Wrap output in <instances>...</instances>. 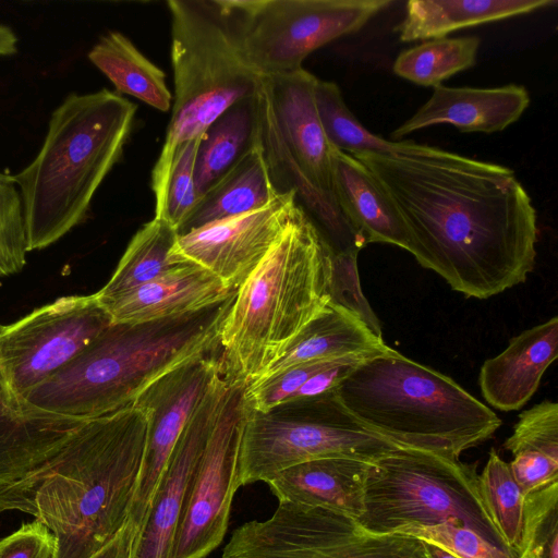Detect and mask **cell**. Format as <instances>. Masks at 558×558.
I'll return each mask as SVG.
<instances>
[{
    "mask_svg": "<svg viewBox=\"0 0 558 558\" xmlns=\"http://www.w3.org/2000/svg\"><path fill=\"white\" fill-rule=\"evenodd\" d=\"M530 94L524 86L494 88L434 87L430 98L390 134L400 140L437 124H451L465 133H495L507 129L524 113Z\"/></svg>",
    "mask_w": 558,
    "mask_h": 558,
    "instance_id": "ffe728a7",
    "label": "cell"
},
{
    "mask_svg": "<svg viewBox=\"0 0 558 558\" xmlns=\"http://www.w3.org/2000/svg\"><path fill=\"white\" fill-rule=\"evenodd\" d=\"M17 37L14 32L7 26L0 25V57L16 52Z\"/></svg>",
    "mask_w": 558,
    "mask_h": 558,
    "instance_id": "b9f144b4",
    "label": "cell"
},
{
    "mask_svg": "<svg viewBox=\"0 0 558 558\" xmlns=\"http://www.w3.org/2000/svg\"><path fill=\"white\" fill-rule=\"evenodd\" d=\"M393 533H402L435 543L458 558H517L489 543L473 530L453 523L408 524L397 529Z\"/></svg>",
    "mask_w": 558,
    "mask_h": 558,
    "instance_id": "74e56055",
    "label": "cell"
},
{
    "mask_svg": "<svg viewBox=\"0 0 558 558\" xmlns=\"http://www.w3.org/2000/svg\"><path fill=\"white\" fill-rule=\"evenodd\" d=\"M135 112L133 102L108 89L70 94L52 112L39 153L13 175L28 251L49 246L85 219L121 158Z\"/></svg>",
    "mask_w": 558,
    "mask_h": 558,
    "instance_id": "277c9868",
    "label": "cell"
},
{
    "mask_svg": "<svg viewBox=\"0 0 558 558\" xmlns=\"http://www.w3.org/2000/svg\"><path fill=\"white\" fill-rule=\"evenodd\" d=\"M137 529L131 520L118 536L93 558H132Z\"/></svg>",
    "mask_w": 558,
    "mask_h": 558,
    "instance_id": "60d3db41",
    "label": "cell"
},
{
    "mask_svg": "<svg viewBox=\"0 0 558 558\" xmlns=\"http://www.w3.org/2000/svg\"><path fill=\"white\" fill-rule=\"evenodd\" d=\"M331 256L299 206L279 241L235 292L219 332L223 375L245 385L258 379L330 302Z\"/></svg>",
    "mask_w": 558,
    "mask_h": 558,
    "instance_id": "5b68a950",
    "label": "cell"
},
{
    "mask_svg": "<svg viewBox=\"0 0 558 558\" xmlns=\"http://www.w3.org/2000/svg\"><path fill=\"white\" fill-rule=\"evenodd\" d=\"M331 163L336 201L366 244L386 243L409 252L403 222L369 169L336 148L331 150Z\"/></svg>",
    "mask_w": 558,
    "mask_h": 558,
    "instance_id": "cb8c5ba5",
    "label": "cell"
},
{
    "mask_svg": "<svg viewBox=\"0 0 558 558\" xmlns=\"http://www.w3.org/2000/svg\"><path fill=\"white\" fill-rule=\"evenodd\" d=\"M278 195L269 177L258 134V142L198 198L178 229V234L260 209Z\"/></svg>",
    "mask_w": 558,
    "mask_h": 558,
    "instance_id": "4316f807",
    "label": "cell"
},
{
    "mask_svg": "<svg viewBox=\"0 0 558 558\" xmlns=\"http://www.w3.org/2000/svg\"><path fill=\"white\" fill-rule=\"evenodd\" d=\"M174 99L165 143L151 172L157 197L172 157L262 84L240 54L217 0H169Z\"/></svg>",
    "mask_w": 558,
    "mask_h": 558,
    "instance_id": "52a82bcc",
    "label": "cell"
},
{
    "mask_svg": "<svg viewBox=\"0 0 558 558\" xmlns=\"http://www.w3.org/2000/svg\"><path fill=\"white\" fill-rule=\"evenodd\" d=\"M56 541L38 520L0 539V558H54Z\"/></svg>",
    "mask_w": 558,
    "mask_h": 558,
    "instance_id": "ab89813d",
    "label": "cell"
},
{
    "mask_svg": "<svg viewBox=\"0 0 558 558\" xmlns=\"http://www.w3.org/2000/svg\"><path fill=\"white\" fill-rule=\"evenodd\" d=\"M517 558H558V481L524 496Z\"/></svg>",
    "mask_w": 558,
    "mask_h": 558,
    "instance_id": "e575fe53",
    "label": "cell"
},
{
    "mask_svg": "<svg viewBox=\"0 0 558 558\" xmlns=\"http://www.w3.org/2000/svg\"><path fill=\"white\" fill-rule=\"evenodd\" d=\"M356 522L372 533L453 523L512 554L486 509L476 463L438 452L398 448L369 463L364 511Z\"/></svg>",
    "mask_w": 558,
    "mask_h": 558,
    "instance_id": "ba28073f",
    "label": "cell"
},
{
    "mask_svg": "<svg viewBox=\"0 0 558 558\" xmlns=\"http://www.w3.org/2000/svg\"><path fill=\"white\" fill-rule=\"evenodd\" d=\"M222 372L218 349L165 374L135 400L147 414V435L130 520L142 527L174 446L215 378Z\"/></svg>",
    "mask_w": 558,
    "mask_h": 558,
    "instance_id": "5bb4252c",
    "label": "cell"
},
{
    "mask_svg": "<svg viewBox=\"0 0 558 558\" xmlns=\"http://www.w3.org/2000/svg\"><path fill=\"white\" fill-rule=\"evenodd\" d=\"M257 142L258 92L228 108L201 135L194 173L198 198Z\"/></svg>",
    "mask_w": 558,
    "mask_h": 558,
    "instance_id": "f1b7e54d",
    "label": "cell"
},
{
    "mask_svg": "<svg viewBox=\"0 0 558 558\" xmlns=\"http://www.w3.org/2000/svg\"><path fill=\"white\" fill-rule=\"evenodd\" d=\"M480 43L478 37L429 39L400 52L392 71L416 85L436 87L475 65Z\"/></svg>",
    "mask_w": 558,
    "mask_h": 558,
    "instance_id": "1f68e13d",
    "label": "cell"
},
{
    "mask_svg": "<svg viewBox=\"0 0 558 558\" xmlns=\"http://www.w3.org/2000/svg\"><path fill=\"white\" fill-rule=\"evenodd\" d=\"M112 324L95 293L59 298L0 325V369L20 397L56 374Z\"/></svg>",
    "mask_w": 558,
    "mask_h": 558,
    "instance_id": "7c38bea8",
    "label": "cell"
},
{
    "mask_svg": "<svg viewBox=\"0 0 558 558\" xmlns=\"http://www.w3.org/2000/svg\"><path fill=\"white\" fill-rule=\"evenodd\" d=\"M523 495L558 481V404L544 400L519 414L504 444Z\"/></svg>",
    "mask_w": 558,
    "mask_h": 558,
    "instance_id": "83f0119b",
    "label": "cell"
},
{
    "mask_svg": "<svg viewBox=\"0 0 558 558\" xmlns=\"http://www.w3.org/2000/svg\"><path fill=\"white\" fill-rule=\"evenodd\" d=\"M147 424L134 403L85 421L50 460L0 487V512L35 517L56 541L54 558H93L130 520Z\"/></svg>",
    "mask_w": 558,
    "mask_h": 558,
    "instance_id": "7a4b0ae2",
    "label": "cell"
},
{
    "mask_svg": "<svg viewBox=\"0 0 558 558\" xmlns=\"http://www.w3.org/2000/svg\"><path fill=\"white\" fill-rule=\"evenodd\" d=\"M258 134L271 183L278 194L293 193L333 254L360 253L367 245L340 209L336 198L317 189L287 148L275 121L262 76L258 90Z\"/></svg>",
    "mask_w": 558,
    "mask_h": 558,
    "instance_id": "e0dca14e",
    "label": "cell"
},
{
    "mask_svg": "<svg viewBox=\"0 0 558 558\" xmlns=\"http://www.w3.org/2000/svg\"><path fill=\"white\" fill-rule=\"evenodd\" d=\"M179 234L166 220L154 217L132 238L110 280L95 293L105 306L155 280L183 263H173L171 251Z\"/></svg>",
    "mask_w": 558,
    "mask_h": 558,
    "instance_id": "4dcf8cb0",
    "label": "cell"
},
{
    "mask_svg": "<svg viewBox=\"0 0 558 558\" xmlns=\"http://www.w3.org/2000/svg\"><path fill=\"white\" fill-rule=\"evenodd\" d=\"M282 140L299 167L322 192L333 196L331 150L317 113V77L303 68L263 76ZM336 198V197H335Z\"/></svg>",
    "mask_w": 558,
    "mask_h": 558,
    "instance_id": "ac0fdd59",
    "label": "cell"
},
{
    "mask_svg": "<svg viewBox=\"0 0 558 558\" xmlns=\"http://www.w3.org/2000/svg\"><path fill=\"white\" fill-rule=\"evenodd\" d=\"M398 448L402 447L359 422L336 389L267 411L244 403L239 484L267 483L283 470L319 458L347 457L372 463Z\"/></svg>",
    "mask_w": 558,
    "mask_h": 558,
    "instance_id": "9c48e42d",
    "label": "cell"
},
{
    "mask_svg": "<svg viewBox=\"0 0 558 558\" xmlns=\"http://www.w3.org/2000/svg\"><path fill=\"white\" fill-rule=\"evenodd\" d=\"M221 558H428L420 538L372 533L345 515L279 502L265 520L239 526Z\"/></svg>",
    "mask_w": 558,
    "mask_h": 558,
    "instance_id": "8fae6325",
    "label": "cell"
},
{
    "mask_svg": "<svg viewBox=\"0 0 558 558\" xmlns=\"http://www.w3.org/2000/svg\"><path fill=\"white\" fill-rule=\"evenodd\" d=\"M368 464L347 457L314 459L279 472L267 485L279 502L320 508L356 521L364 511Z\"/></svg>",
    "mask_w": 558,
    "mask_h": 558,
    "instance_id": "603a6c76",
    "label": "cell"
},
{
    "mask_svg": "<svg viewBox=\"0 0 558 558\" xmlns=\"http://www.w3.org/2000/svg\"><path fill=\"white\" fill-rule=\"evenodd\" d=\"M353 157L396 208L409 252L452 290L485 300L534 269L536 210L510 168L414 142L401 153Z\"/></svg>",
    "mask_w": 558,
    "mask_h": 558,
    "instance_id": "6da1fadb",
    "label": "cell"
},
{
    "mask_svg": "<svg viewBox=\"0 0 558 558\" xmlns=\"http://www.w3.org/2000/svg\"><path fill=\"white\" fill-rule=\"evenodd\" d=\"M235 292L207 269L183 263L104 307L112 323H145L201 311Z\"/></svg>",
    "mask_w": 558,
    "mask_h": 558,
    "instance_id": "7402d4cb",
    "label": "cell"
},
{
    "mask_svg": "<svg viewBox=\"0 0 558 558\" xmlns=\"http://www.w3.org/2000/svg\"><path fill=\"white\" fill-rule=\"evenodd\" d=\"M89 61L116 89L160 110L171 108L172 95L166 74L119 32H109L88 52Z\"/></svg>",
    "mask_w": 558,
    "mask_h": 558,
    "instance_id": "f546056e",
    "label": "cell"
},
{
    "mask_svg": "<svg viewBox=\"0 0 558 558\" xmlns=\"http://www.w3.org/2000/svg\"><path fill=\"white\" fill-rule=\"evenodd\" d=\"M357 255L359 253H332L330 302L354 314L376 337L383 339L380 323L361 289Z\"/></svg>",
    "mask_w": 558,
    "mask_h": 558,
    "instance_id": "f35d334b",
    "label": "cell"
},
{
    "mask_svg": "<svg viewBox=\"0 0 558 558\" xmlns=\"http://www.w3.org/2000/svg\"><path fill=\"white\" fill-rule=\"evenodd\" d=\"M27 252L21 194L13 175L0 172V277L21 271Z\"/></svg>",
    "mask_w": 558,
    "mask_h": 558,
    "instance_id": "8d00e7d4",
    "label": "cell"
},
{
    "mask_svg": "<svg viewBox=\"0 0 558 558\" xmlns=\"http://www.w3.org/2000/svg\"><path fill=\"white\" fill-rule=\"evenodd\" d=\"M480 489L489 517L509 550L520 546L524 495L506 462L493 448L478 474Z\"/></svg>",
    "mask_w": 558,
    "mask_h": 558,
    "instance_id": "836d02e7",
    "label": "cell"
},
{
    "mask_svg": "<svg viewBox=\"0 0 558 558\" xmlns=\"http://www.w3.org/2000/svg\"><path fill=\"white\" fill-rule=\"evenodd\" d=\"M314 97L324 133L333 148L351 156L390 155L405 149L408 142L387 141L363 126L347 107L336 83L317 78Z\"/></svg>",
    "mask_w": 558,
    "mask_h": 558,
    "instance_id": "d6a6232c",
    "label": "cell"
},
{
    "mask_svg": "<svg viewBox=\"0 0 558 558\" xmlns=\"http://www.w3.org/2000/svg\"><path fill=\"white\" fill-rule=\"evenodd\" d=\"M422 542L424 544V548L428 558H458L453 554H451L450 551L435 543L428 541Z\"/></svg>",
    "mask_w": 558,
    "mask_h": 558,
    "instance_id": "7bdbcfd3",
    "label": "cell"
},
{
    "mask_svg": "<svg viewBox=\"0 0 558 558\" xmlns=\"http://www.w3.org/2000/svg\"><path fill=\"white\" fill-rule=\"evenodd\" d=\"M557 355V316L512 337L502 352L481 367L478 385L485 401L499 411L521 409Z\"/></svg>",
    "mask_w": 558,
    "mask_h": 558,
    "instance_id": "44dd1931",
    "label": "cell"
},
{
    "mask_svg": "<svg viewBox=\"0 0 558 558\" xmlns=\"http://www.w3.org/2000/svg\"><path fill=\"white\" fill-rule=\"evenodd\" d=\"M199 137L178 147L155 197V217L166 220L177 232L198 201L194 173Z\"/></svg>",
    "mask_w": 558,
    "mask_h": 558,
    "instance_id": "d590c367",
    "label": "cell"
},
{
    "mask_svg": "<svg viewBox=\"0 0 558 558\" xmlns=\"http://www.w3.org/2000/svg\"><path fill=\"white\" fill-rule=\"evenodd\" d=\"M228 384L229 378L220 373L184 426L138 530L132 558L169 557Z\"/></svg>",
    "mask_w": 558,
    "mask_h": 558,
    "instance_id": "2e32d148",
    "label": "cell"
},
{
    "mask_svg": "<svg viewBox=\"0 0 558 558\" xmlns=\"http://www.w3.org/2000/svg\"><path fill=\"white\" fill-rule=\"evenodd\" d=\"M556 4V0H410L396 32L402 41L444 38L459 29Z\"/></svg>",
    "mask_w": 558,
    "mask_h": 558,
    "instance_id": "d4e9b609",
    "label": "cell"
},
{
    "mask_svg": "<svg viewBox=\"0 0 558 558\" xmlns=\"http://www.w3.org/2000/svg\"><path fill=\"white\" fill-rule=\"evenodd\" d=\"M234 295L181 316L112 323L75 359L21 398L37 410L80 420L129 407L165 374L218 349Z\"/></svg>",
    "mask_w": 558,
    "mask_h": 558,
    "instance_id": "3957f363",
    "label": "cell"
},
{
    "mask_svg": "<svg viewBox=\"0 0 558 558\" xmlns=\"http://www.w3.org/2000/svg\"><path fill=\"white\" fill-rule=\"evenodd\" d=\"M245 386L229 378L168 558H206L225 538L232 500L240 488Z\"/></svg>",
    "mask_w": 558,
    "mask_h": 558,
    "instance_id": "4fadbf2b",
    "label": "cell"
},
{
    "mask_svg": "<svg viewBox=\"0 0 558 558\" xmlns=\"http://www.w3.org/2000/svg\"><path fill=\"white\" fill-rule=\"evenodd\" d=\"M298 207L293 193L279 194L260 209L179 235L171 258L198 265L238 290L279 241Z\"/></svg>",
    "mask_w": 558,
    "mask_h": 558,
    "instance_id": "9a60e30c",
    "label": "cell"
},
{
    "mask_svg": "<svg viewBox=\"0 0 558 558\" xmlns=\"http://www.w3.org/2000/svg\"><path fill=\"white\" fill-rule=\"evenodd\" d=\"M85 421L32 408L12 390L0 369V487L50 460Z\"/></svg>",
    "mask_w": 558,
    "mask_h": 558,
    "instance_id": "d6986e66",
    "label": "cell"
},
{
    "mask_svg": "<svg viewBox=\"0 0 558 558\" xmlns=\"http://www.w3.org/2000/svg\"><path fill=\"white\" fill-rule=\"evenodd\" d=\"M234 44L260 76L295 72L328 43L360 31L391 0H217Z\"/></svg>",
    "mask_w": 558,
    "mask_h": 558,
    "instance_id": "30bf717a",
    "label": "cell"
},
{
    "mask_svg": "<svg viewBox=\"0 0 558 558\" xmlns=\"http://www.w3.org/2000/svg\"><path fill=\"white\" fill-rule=\"evenodd\" d=\"M336 393L359 422L402 448L459 458L501 425L452 378L390 347L359 363Z\"/></svg>",
    "mask_w": 558,
    "mask_h": 558,
    "instance_id": "8992f818",
    "label": "cell"
},
{
    "mask_svg": "<svg viewBox=\"0 0 558 558\" xmlns=\"http://www.w3.org/2000/svg\"><path fill=\"white\" fill-rule=\"evenodd\" d=\"M387 347L354 314L329 302L259 378L303 362L375 353Z\"/></svg>",
    "mask_w": 558,
    "mask_h": 558,
    "instance_id": "484cf974",
    "label": "cell"
}]
</instances>
